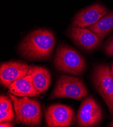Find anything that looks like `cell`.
<instances>
[{"label": "cell", "mask_w": 113, "mask_h": 127, "mask_svg": "<svg viewBox=\"0 0 113 127\" xmlns=\"http://www.w3.org/2000/svg\"><path fill=\"white\" fill-rule=\"evenodd\" d=\"M55 68L64 73L80 75L85 70L86 63L76 50L65 44H59L54 59Z\"/></svg>", "instance_id": "3957f363"}, {"label": "cell", "mask_w": 113, "mask_h": 127, "mask_svg": "<svg viewBox=\"0 0 113 127\" xmlns=\"http://www.w3.org/2000/svg\"><path fill=\"white\" fill-rule=\"evenodd\" d=\"M109 12V10L102 5H92L82 10L75 16L72 21V26L82 28L90 26Z\"/></svg>", "instance_id": "30bf717a"}, {"label": "cell", "mask_w": 113, "mask_h": 127, "mask_svg": "<svg viewBox=\"0 0 113 127\" xmlns=\"http://www.w3.org/2000/svg\"><path fill=\"white\" fill-rule=\"evenodd\" d=\"M27 74L31 75L33 84L40 94L45 93L51 82V75L48 69L41 66H30Z\"/></svg>", "instance_id": "7c38bea8"}, {"label": "cell", "mask_w": 113, "mask_h": 127, "mask_svg": "<svg viewBox=\"0 0 113 127\" xmlns=\"http://www.w3.org/2000/svg\"><path fill=\"white\" fill-rule=\"evenodd\" d=\"M15 115L13 109L9 110L1 111L0 112V122H12L14 120Z\"/></svg>", "instance_id": "9a60e30c"}, {"label": "cell", "mask_w": 113, "mask_h": 127, "mask_svg": "<svg viewBox=\"0 0 113 127\" xmlns=\"http://www.w3.org/2000/svg\"><path fill=\"white\" fill-rule=\"evenodd\" d=\"M15 126V125L11 122H4L0 123V127H12Z\"/></svg>", "instance_id": "e0dca14e"}, {"label": "cell", "mask_w": 113, "mask_h": 127, "mask_svg": "<svg viewBox=\"0 0 113 127\" xmlns=\"http://www.w3.org/2000/svg\"><path fill=\"white\" fill-rule=\"evenodd\" d=\"M11 100L7 96L1 94L0 97V111H6L13 109Z\"/></svg>", "instance_id": "5bb4252c"}, {"label": "cell", "mask_w": 113, "mask_h": 127, "mask_svg": "<svg viewBox=\"0 0 113 127\" xmlns=\"http://www.w3.org/2000/svg\"><path fill=\"white\" fill-rule=\"evenodd\" d=\"M103 49L107 56L110 57L113 56V36L107 40L103 45Z\"/></svg>", "instance_id": "2e32d148"}, {"label": "cell", "mask_w": 113, "mask_h": 127, "mask_svg": "<svg viewBox=\"0 0 113 127\" xmlns=\"http://www.w3.org/2000/svg\"><path fill=\"white\" fill-rule=\"evenodd\" d=\"M86 28L103 40L113 31V12L109 13L95 24Z\"/></svg>", "instance_id": "4fadbf2b"}, {"label": "cell", "mask_w": 113, "mask_h": 127, "mask_svg": "<svg viewBox=\"0 0 113 127\" xmlns=\"http://www.w3.org/2000/svg\"><path fill=\"white\" fill-rule=\"evenodd\" d=\"M85 84L81 79L62 74L58 78L53 92L49 96V100L66 98L81 100L88 95Z\"/></svg>", "instance_id": "277c9868"}, {"label": "cell", "mask_w": 113, "mask_h": 127, "mask_svg": "<svg viewBox=\"0 0 113 127\" xmlns=\"http://www.w3.org/2000/svg\"><path fill=\"white\" fill-rule=\"evenodd\" d=\"M66 34L77 46L87 51H91L98 47L103 40L89 29L72 25Z\"/></svg>", "instance_id": "ba28073f"}, {"label": "cell", "mask_w": 113, "mask_h": 127, "mask_svg": "<svg viewBox=\"0 0 113 127\" xmlns=\"http://www.w3.org/2000/svg\"><path fill=\"white\" fill-rule=\"evenodd\" d=\"M92 82L96 91L106 103L113 117V76L109 65L100 64L94 68Z\"/></svg>", "instance_id": "5b68a950"}, {"label": "cell", "mask_w": 113, "mask_h": 127, "mask_svg": "<svg viewBox=\"0 0 113 127\" xmlns=\"http://www.w3.org/2000/svg\"><path fill=\"white\" fill-rule=\"evenodd\" d=\"M103 119V112L95 99L89 95L82 102L76 116L78 127H92L98 126Z\"/></svg>", "instance_id": "8992f818"}, {"label": "cell", "mask_w": 113, "mask_h": 127, "mask_svg": "<svg viewBox=\"0 0 113 127\" xmlns=\"http://www.w3.org/2000/svg\"><path fill=\"white\" fill-rule=\"evenodd\" d=\"M15 111V122L19 124L30 127L41 125L42 109L39 101L31 97H22L9 94Z\"/></svg>", "instance_id": "7a4b0ae2"}, {"label": "cell", "mask_w": 113, "mask_h": 127, "mask_svg": "<svg viewBox=\"0 0 113 127\" xmlns=\"http://www.w3.org/2000/svg\"><path fill=\"white\" fill-rule=\"evenodd\" d=\"M108 127H113V120L111 122V123L109 124H108Z\"/></svg>", "instance_id": "ac0fdd59"}, {"label": "cell", "mask_w": 113, "mask_h": 127, "mask_svg": "<svg viewBox=\"0 0 113 127\" xmlns=\"http://www.w3.org/2000/svg\"><path fill=\"white\" fill-rule=\"evenodd\" d=\"M56 43L55 37L49 30L34 31L22 40L18 47L19 54L30 61L46 60L51 56Z\"/></svg>", "instance_id": "6da1fadb"}, {"label": "cell", "mask_w": 113, "mask_h": 127, "mask_svg": "<svg viewBox=\"0 0 113 127\" xmlns=\"http://www.w3.org/2000/svg\"><path fill=\"white\" fill-rule=\"evenodd\" d=\"M111 71H112V74H113V63H112L111 64Z\"/></svg>", "instance_id": "d6986e66"}, {"label": "cell", "mask_w": 113, "mask_h": 127, "mask_svg": "<svg viewBox=\"0 0 113 127\" xmlns=\"http://www.w3.org/2000/svg\"><path fill=\"white\" fill-rule=\"evenodd\" d=\"M29 66L21 61H10L1 63L0 81L1 85L8 88L18 79L27 75Z\"/></svg>", "instance_id": "9c48e42d"}, {"label": "cell", "mask_w": 113, "mask_h": 127, "mask_svg": "<svg viewBox=\"0 0 113 127\" xmlns=\"http://www.w3.org/2000/svg\"><path fill=\"white\" fill-rule=\"evenodd\" d=\"M45 120L47 127H68L74 125L76 118L71 107L61 104H54L46 108Z\"/></svg>", "instance_id": "52a82bcc"}, {"label": "cell", "mask_w": 113, "mask_h": 127, "mask_svg": "<svg viewBox=\"0 0 113 127\" xmlns=\"http://www.w3.org/2000/svg\"><path fill=\"white\" fill-rule=\"evenodd\" d=\"M8 88L10 93L18 97H37L40 94L33 84L32 76L29 74L18 79Z\"/></svg>", "instance_id": "8fae6325"}]
</instances>
